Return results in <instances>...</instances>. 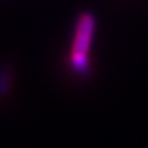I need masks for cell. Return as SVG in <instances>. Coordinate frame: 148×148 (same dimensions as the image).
I'll use <instances>...</instances> for the list:
<instances>
[{"instance_id": "6da1fadb", "label": "cell", "mask_w": 148, "mask_h": 148, "mask_svg": "<svg viewBox=\"0 0 148 148\" xmlns=\"http://www.w3.org/2000/svg\"><path fill=\"white\" fill-rule=\"evenodd\" d=\"M94 18L91 14H83L78 21L75 35L70 49V66L75 73H88V51L94 34Z\"/></svg>"}]
</instances>
